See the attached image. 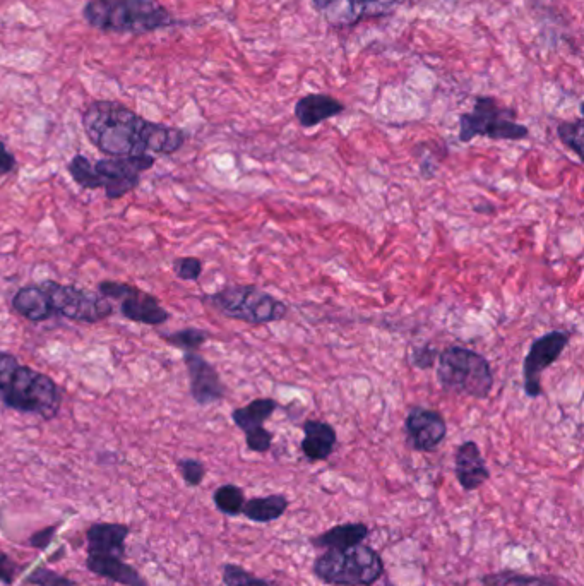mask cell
<instances>
[{
	"label": "cell",
	"instance_id": "22",
	"mask_svg": "<svg viewBox=\"0 0 584 586\" xmlns=\"http://www.w3.org/2000/svg\"><path fill=\"white\" fill-rule=\"evenodd\" d=\"M129 528L117 523H100L90 528L88 532V544L90 554H124V540H126Z\"/></svg>",
	"mask_w": 584,
	"mask_h": 586
},
{
	"label": "cell",
	"instance_id": "5",
	"mask_svg": "<svg viewBox=\"0 0 584 586\" xmlns=\"http://www.w3.org/2000/svg\"><path fill=\"white\" fill-rule=\"evenodd\" d=\"M437 359V381L446 393L489 400L495 384L494 371L482 353L451 345L439 352Z\"/></svg>",
	"mask_w": 584,
	"mask_h": 586
},
{
	"label": "cell",
	"instance_id": "26",
	"mask_svg": "<svg viewBox=\"0 0 584 586\" xmlns=\"http://www.w3.org/2000/svg\"><path fill=\"white\" fill-rule=\"evenodd\" d=\"M583 134H584V120L583 117H578L576 120H562L557 124V136L561 139V143L573 151L574 155L578 156L579 160L583 162Z\"/></svg>",
	"mask_w": 584,
	"mask_h": 586
},
{
	"label": "cell",
	"instance_id": "4",
	"mask_svg": "<svg viewBox=\"0 0 584 586\" xmlns=\"http://www.w3.org/2000/svg\"><path fill=\"white\" fill-rule=\"evenodd\" d=\"M155 162V156L151 155L110 156L98 162L76 155L67 168L74 182L84 189H103L108 199H120L138 189L141 175Z\"/></svg>",
	"mask_w": 584,
	"mask_h": 586
},
{
	"label": "cell",
	"instance_id": "31",
	"mask_svg": "<svg viewBox=\"0 0 584 586\" xmlns=\"http://www.w3.org/2000/svg\"><path fill=\"white\" fill-rule=\"evenodd\" d=\"M437 357H439V350L434 345L425 343L422 347L413 348L410 362H412L413 367L427 371L430 367H434Z\"/></svg>",
	"mask_w": 584,
	"mask_h": 586
},
{
	"label": "cell",
	"instance_id": "37",
	"mask_svg": "<svg viewBox=\"0 0 584 586\" xmlns=\"http://www.w3.org/2000/svg\"><path fill=\"white\" fill-rule=\"evenodd\" d=\"M473 211L480 213V215H487V213H494L495 208L494 204H490L489 201H482V203L473 206Z\"/></svg>",
	"mask_w": 584,
	"mask_h": 586
},
{
	"label": "cell",
	"instance_id": "36",
	"mask_svg": "<svg viewBox=\"0 0 584 586\" xmlns=\"http://www.w3.org/2000/svg\"><path fill=\"white\" fill-rule=\"evenodd\" d=\"M52 537H54V528H47V530H43V532H38L36 535H33L30 542L35 545L36 549H45V547L50 544Z\"/></svg>",
	"mask_w": 584,
	"mask_h": 586
},
{
	"label": "cell",
	"instance_id": "6",
	"mask_svg": "<svg viewBox=\"0 0 584 586\" xmlns=\"http://www.w3.org/2000/svg\"><path fill=\"white\" fill-rule=\"evenodd\" d=\"M203 302L228 319L254 326L280 323L290 312L283 300L256 285H228L204 295Z\"/></svg>",
	"mask_w": 584,
	"mask_h": 586
},
{
	"label": "cell",
	"instance_id": "16",
	"mask_svg": "<svg viewBox=\"0 0 584 586\" xmlns=\"http://www.w3.org/2000/svg\"><path fill=\"white\" fill-rule=\"evenodd\" d=\"M302 429H304L302 451L305 458L312 463L328 460L338 444V434L334 431L333 425L324 420L309 419L305 420Z\"/></svg>",
	"mask_w": 584,
	"mask_h": 586
},
{
	"label": "cell",
	"instance_id": "18",
	"mask_svg": "<svg viewBox=\"0 0 584 586\" xmlns=\"http://www.w3.org/2000/svg\"><path fill=\"white\" fill-rule=\"evenodd\" d=\"M278 408H280V403L273 398H256V400L249 401L245 407L233 410V424L237 425L245 436H249L252 432L266 429L264 424L275 415Z\"/></svg>",
	"mask_w": 584,
	"mask_h": 586
},
{
	"label": "cell",
	"instance_id": "7",
	"mask_svg": "<svg viewBox=\"0 0 584 586\" xmlns=\"http://www.w3.org/2000/svg\"><path fill=\"white\" fill-rule=\"evenodd\" d=\"M314 575L333 586H372L384 575V561L369 545L324 552L314 563Z\"/></svg>",
	"mask_w": 584,
	"mask_h": 586
},
{
	"label": "cell",
	"instance_id": "29",
	"mask_svg": "<svg viewBox=\"0 0 584 586\" xmlns=\"http://www.w3.org/2000/svg\"><path fill=\"white\" fill-rule=\"evenodd\" d=\"M172 268L177 278L184 280V282H196L203 275V261L194 258V256L175 259Z\"/></svg>",
	"mask_w": 584,
	"mask_h": 586
},
{
	"label": "cell",
	"instance_id": "21",
	"mask_svg": "<svg viewBox=\"0 0 584 586\" xmlns=\"http://www.w3.org/2000/svg\"><path fill=\"white\" fill-rule=\"evenodd\" d=\"M322 18L333 28H352L364 21L360 0H312Z\"/></svg>",
	"mask_w": 584,
	"mask_h": 586
},
{
	"label": "cell",
	"instance_id": "28",
	"mask_svg": "<svg viewBox=\"0 0 584 586\" xmlns=\"http://www.w3.org/2000/svg\"><path fill=\"white\" fill-rule=\"evenodd\" d=\"M223 583L225 586H273L269 581L257 578L235 564H227L223 568Z\"/></svg>",
	"mask_w": 584,
	"mask_h": 586
},
{
	"label": "cell",
	"instance_id": "2",
	"mask_svg": "<svg viewBox=\"0 0 584 586\" xmlns=\"http://www.w3.org/2000/svg\"><path fill=\"white\" fill-rule=\"evenodd\" d=\"M0 398L11 410L33 413L45 420L59 415L62 391L52 377L19 364L11 353L0 352Z\"/></svg>",
	"mask_w": 584,
	"mask_h": 586
},
{
	"label": "cell",
	"instance_id": "3",
	"mask_svg": "<svg viewBox=\"0 0 584 586\" xmlns=\"http://www.w3.org/2000/svg\"><path fill=\"white\" fill-rule=\"evenodd\" d=\"M83 18L91 28L115 35H146L180 24L156 0H88Z\"/></svg>",
	"mask_w": 584,
	"mask_h": 586
},
{
	"label": "cell",
	"instance_id": "11",
	"mask_svg": "<svg viewBox=\"0 0 584 586\" xmlns=\"http://www.w3.org/2000/svg\"><path fill=\"white\" fill-rule=\"evenodd\" d=\"M98 293H102L107 299L117 300L122 316L134 323L160 326L170 319V312L161 307L160 300L155 295L129 283L102 282L98 285Z\"/></svg>",
	"mask_w": 584,
	"mask_h": 586
},
{
	"label": "cell",
	"instance_id": "15",
	"mask_svg": "<svg viewBox=\"0 0 584 586\" xmlns=\"http://www.w3.org/2000/svg\"><path fill=\"white\" fill-rule=\"evenodd\" d=\"M345 110V105L334 96L326 93H309L298 98L293 107V115L304 129H314L321 126L322 122L343 114Z\"/></svg>",
	"mask_w": 584,
	"mask_h": 586
},
{
	"label": "cell",
	"instance_id": "33",
	"mask_svg": "<svg viewBox=\"0 0 584 586\" xmlns=\"http://www.w3.org/2000/svg\"><path fill=\"white\" fill-rule=\"evenodd\" d=\"M179 470L185 482L192 485V487L201 484L204 480V475H206V468H204L201 461L197 460L179 461Z\"/></svg>",
	"mask_w": 584,
	"mask_h": 586
},
{
	"label": "cell",
	"instance_id": "19",
	"mask_svg": "<svg viewBox=\"0 0 584 586\" xmlns=\"http://www.w3.org/2000/svg\"><path fill=\"white\" fill-rule=\"evenodd\" d=\"M115 554H90L88 552V568L96 575L105 576L108 580L126 586H148L143 578L126 563L120 561Z\"/></svg>",
	"mask_w": 584,
	"mask_h": 586
},
{
	"label": "cell",
	"instance_id": "14",
	"mask_svg": "<svg viewBox=\"0 0 584 586\" xmlns=\"http://www.w3.org/2000/svg\"><path fill=\"white\" fill-rule=\"evenodd\" d=\"M454 473L465 491H477L490 479V470L475 441L459 444L454 456Z\"/></svg>",
	"mask_w": 584,
	"mask_h": 586
},
{
	"label": "cell",
	"instance_id": "17",
	"mask_svg": "<svg viewBox=\"0 0 584 586\" xmlns=\"http://www.w3.org/2000/svg\"><path fill=\"white\" fill-rule=\"evenodd\" d=\"M12 309L30 323H45L55 316L54 307L47 292L40 285L19 288L12 297Z\"/></svg>",
	"mask_w": 584,
	"mask_h": 586
},
{
	"label": "cell",
	"instance_id": "13",
	"mask_svg": "<svg viewBox=\"0 0 584 586\" xmlns=\"http://www.w3.org/2000/svg\"><path fill=\"white\" fill-rule=\"evenodd\" d=\"M184 362L187 374H189L191 396L197 405L208 407V405H215L218 401L225 400L227 386L221 381L215 365L196 352H185Z\"/></svg>",
	"mask_w": 584,
	"mask_h": 586
},
{
	"label": "cell",
	"instance_id": "8",
	"mask_svg": "<svg viewBox=\"0 0 584 586\" xmlns=\"http://www.w3.org/2000/svg\"><path fill=\"white\" fill-rule=\"evenodd\" d=\"M458 139L471 143L475 138L492 141H523L530 138V129L519 124L516 108L506 107L494 96H477L471 112L459 115Z\"/></svg>",
	"mask_w": 584,
	"mask_h": 586
},
{
	"label": "cell",
	"instance_id": "27",
	"mask_svg": "<svg viewBox=\"0 0 584 586\" xmlns=\"http://www.w3.org/2000/svg\"><path fill=\"white\" fill-rule=\"evenodd\" d=\"M213 499H215L216 508L228 516L240 515L245 504L244 491L233 484L218 487Z\"/></svg>",
	"mask_w": 584,
	"mask_h": 586
},
{
	"label": "cell",
	"instance_id": "10",
	"mask_svg": "<svg viewBox=\"0 0 584 586\" xmlns=\"http://www.w3.org/2000/svg\"><path fill=\"white\" fill-rule=\"evenodd\" d=\"M571 336L573 335L567 331L555 329L531 343L523 362V388H525V395L531 400L542 396L543 372L561 359L562 353L571 341Z\"/></svg>",
	"mask_w": 584,
	"mask_h": 586
},
{
	"label": "cell",
	"instance_id": "35",
	"mask_svg": "<svg viewBox=\"0 0 584 586\" xmlns=\"http://www.w3.org/2000/svg\"><path fill=\"white\" fill-rule=\"evenodd\" d=\"M14 576H16V564L12 563L4 552H0V581L11 585Z\"/></svg>",
	"mask_w": 584,
	"mask_h": 586
},
{
	"label": "cell",
	"instance_id": "23",
	"mask_svg": "<svg viewBox=\"0 0 584 586\" xmlns=\"http://www.w3.org/2000/svg\"><path fill=\"white\" fill-rule=\"evenodd\" d=\"M288 508V499L283 494H271L266 497H254L245 501L242 513L256 523H269L280 520Z\"/></svg>",
	"mask_w": 584,
	"mask_h": 586
},
{
	"label": "cell",
	"instance_id": "9",
	"mask_svg": "<svg viewBox=\"0 0 584 586\" xmlns=\"http://www.w3.org/2000/svg\"><path fill=\"white\" fill-rule=\"evenodd\" d=\"M40 287L47 292L55 314L78 323L95 324L114 314V305L102 293L47 280Z\"/></svg>",
	"mask_w": 584,
	"mask_h": 586
},
{
	"label": "cell",
	"instance_id": "12",
	"mask_svg": "<svg viewBox=\"0 0 584 586\" xmlns=\"http://www.w3.org/2000/svg\"><path fill=\"white\" fill-rule=\"evenodd\" d=\"M405 434L406 441L415 451L432 453L446 439V419L437 410L413 405L406 413Z\"/></svg>",
	"mask_w": 584,
	"mask_h": 586
},
{
	"label": "cell",
	"instance_id": "32",
	"mask_svg": "<svg viewBox=\"0 0 584 586\" xmlns=\"http://www.w3.org/2000/svg\"><path fill=\"white\" fill-rule=\"evenodd\" d=\"M31 585L38 586H78L74 581L69 580L66 576L57 575L48 569H36L33 575L28 578Z\"/></svg>",
	"mask_w": 584,
	"mask_h": 586
},
{
	"label": "cell",
	"instance_id": "24",
	"mask_svg": "<svg viewBox=\"0 0 584 586\" xmlns=\"http://www.w3.org/2000/svg\"><path fill=\"white\" fill-rule=\"evenodd\" d=\"M483 586H559L542 576L521 575L514 571H499L482 578Z\"/></svg>",
	"mask_w": 584,
	"mask_h": 586
},
{
	"label": "cell",
	"instance_id": "20",
	"mask_svg": "<svg viewBox=\"0 0 584 586\" xmlns=\"http://www.w3.org/2000/svg\"><path fill=\"white\" fill-rule=\"evenodd\" d=\"M367 537H369V527L365 523H345V525H338V527H333L328 532L310 539V544L317 549L341 551V549L362 544Z\"/></svg>",
	"mask_w": 584,
	"mask_h": 586
},
{
	"label": "cell",
	"instance_id": "30",
	"mask_svg": "<svg viewBox=\"0 0 584 586\" xmlns=\"http://www.w3.org/2000/svg\"><path fill=\"white\" fill-rule=\"evenodd\" d=\"M405 0H360L364 19L382 18L393 14L394 9Z\"/></svg>",
	"mask_w": 584,
	"mask_h": 586
},
{
	"label": "cell",
	"instance_id": "1",
	"mask_svg": "<svg viewBox=\"0 0 584 586\" xmlns=\"http://www.w3.org/2000/svg\"><path fill=\"white\" fill-rule=\"evenodd\" d=\"M83 127L91 144L108 156L173 155L187 139L179 127L151 122L112 100L84 108Z\"/></svg>",
	"mask_w": 584,
	"mask_h": 586
},
{
	"label": "cell",
	"instance_id": "25",
	"mask_svg": "<svg viewBox=\"0 0 584 586\" xmlns=\"http://www.w3.org/2000/svg\"><path fill=\"white\" fill-rule=\"evenodd\" d=\"M161 338L167 341L168 345L180 348L184 352H196L197 348L203 347L204 343L211 338V333L199 328H184L168 335H161Z\"/></svg>",
	"mask_w": 584,
	"mask_h": 586
},
{
	"label": "cell",
	"instance_id": "34",
	"mask_svg": "<svg viewBox=\"0 0 584 586\" xmlns=\"http://www.w3.org/2000/svg\"><path fill=\"white\" fill-rule=\"evenodd\" d=\"M16 165H18L16 158H14L11 151L7 150L6 143L0 141V177L12 174Z\"/></svg>",
	"mask_w": 584,
	"mask_h": 586
}]
</instances>
